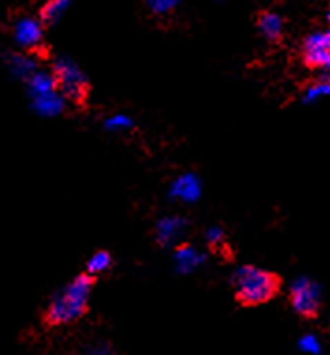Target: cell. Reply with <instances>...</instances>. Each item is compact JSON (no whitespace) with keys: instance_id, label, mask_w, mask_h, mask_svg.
Instances as JSON below:
<instances>
[{"instance_id":"cell-21","label":"cell","mask_w":330,"mask_h":355,"mask_svg":"<svg viewBox=\"0 0 330 355\" xmlns=\"http://www.w3.org/2000/svg\"><path fill=\"white\" fill-rule=\"evenodd\" d=\"M329 21H330V12H329Z\"/></svg>"},{"instance_id":"cell-19","label":"cell","mask_w":330,"mask_h":355,"mask_svg":"<svg viewBox=\"0 0 330 355\" xmlns=\"http://www.w3.org/2000/svg\"><path fill=\"white\" fill-rule=\"evenodd\" d=\"M92 355H112V352H110V348H98Z\"/></svg>"},{"instance_id":"cell-1","label":"cell","mask_w":330,"mask_h":355,"mask_svg":"<svg viewBox=\"0 0 330 355\" xmlns=\"http://www.w3.org/2000/svg\"><path fill=\"white\" fill-rule=\"evenodd\" d=\"M95 286V277L82 273L77 275L68 286L62 288L51 297L42 322L45 327H60L79 322L90 311V294Z\"/></svg>"},{"instance_id":"cell-20","label":"cell","mask_w":330,"mask_h":355,"mask_svg":"<svg viewBox=\"0 0 330 355\" xmlns=\"http://www.w3.org/2000/svg\"><path fill=\"white\" fill-rule=\"evenodd\" d=\"M324 86H327V96H330V83H324Z\"/></svg>"},{"instance_id":"cell-3","label":"cell","mask_w":330,"mask_h":355,"mask_svg":"<svg viewBox=\"0 0 330 355\" xmlns=\"http://www.w3.org/2000/svg\"><path fill=\"white\" fill-rule=\"evenodd\" d=\"M53 79H55L56 92L62 94L77 107H84L90 98V83L77 64H73L69 58H60L58 62H55Z\"/></svg>"},{"instance_id":"cell-6","label":"cell","mask_w":330,"mask_h":355,"mask_svg":"<svg viewBox=\"0 0 330 355\" xmlns=\"http://www.w3.org/2000/svg\"><path fill=\"white\" fill-rule=\"evenodd\" d=\"M257 28L262 31L265 40L269 43H280L282 34H284V23L280 15L273 12H259L256 17Z\"/></svg>"},{"instance_id":"cell-17","label":"cell","mask_w":330,"mask_h":355,"mask_svg":"<svg viewBox=\"0 0 330 355\" xmlns=\"http://www.w3.org/2000/svg\"><path fill=\"white\" fill-rule=\"evenodd\" d=\"M176 6H178V2H168V0H155V2H149V8H152L153 13H168Z\"/></svg>"},{"instance_id":"cell-11","label":"cell","mask_w":330,"mask_h":355,"mask_svg":"<svg viewBox=\"0 0 330 355\" xmlns=\"http://www.w3.org/2000/svg\"><path fill=\"white\" fill-rule=\"evenodd\" d=\"M183 220L181 219H165L163 223H159V227H157V234H159V241L166 243V241H172V239L176 238L179 232H181V228H183Z\"/></svg>"},{"instance_id":"cell-2","label":"cell","mask_w":330,"mask_h":355,"mask_svg":"<svg viewBox=\"0 0 330 355\" xmlns=\"http://www.w3.org/2000/svg\"><path fill=\"white\" fill-rule=\"evenodd\" d=\"M235 300L243 306H256L267 303L280 294L282 279L273 271L259 270L254 266H243L233 273Z\"/></svg>"},{"instance_id":"cell-16","label":"cell","mask_w":330,"mask_h":355,"mask_svg":"<svg viewBox=\"0 0 330 355\" xmlns=\"http://www.w3.org/2000/svg\"><path fill=\"white\" fill-rule=\"evenodd\" d=\"M205 238H208V245L211 247V249H217V247H222V243H224V230L222 228H209L208 234H205Z\"/></svg>"},{"instance_id":"cell-14","label":"cell","mask_w":330,"mask_h":355,"mask_svg":"<svg viewBox=\"0 0 330 355\" xmlns=\"http://www.w3.org/2000/svg\"><path fill=\"white\" fill-rule=\"evenodd\" d=\"M30 86L34 92L47 96V94L55 90V79H53V75H45V73L34 75V77L30 79Z\"/></svg>"},{"instance_id":"cell-4","label":"cell","mask_w":330,"mask_h":355,"mask_svg":"<svg viewBox=\"0 0 330 355\" xmlns=\"http://www.w3.org/2000/svg\"><path fill=\"white\" fill-rule=\"evenodd\" d=\"M289 300L295 313L300 314L302 318H315L321 311V288L310 279L300 277L291 284Z\"/></svg>"},{"instance_id":"cell-13","label":"cell","mask_w":330,"mask_h":355,"mask_svg":"<svg viewBox=\"0 0 330 355\" xmlns=\"http://www.w3.org/2000/svg\"><path fill=\"white\" fill-rule=\"evenodd\" d=\"M304 64L321 69V73H330V53H304Z\"/></svg>"},{"instance_id":"cell-9","label":"cell","mask_w":330,"mask_h":355,"mask_svg":"<svg viewBox=\"0 0 330 355\" xmlns=\"http://www.w3.org/2000/svg\"><path fill=\"white\" fill-rule=\"evenodd\" d=\"M304 53H330V31L313 32L306 37Z\"/></svg>"},{"instance_id":"cell-12","label":"cell","mask_w":330,"mask_h":355,"mask_svg":"<svg viewBox=\"0 0 330 355\" xmlns=\"http://www.w3.org/2000/svg\"><path fill=\"white\" fill-rule=\"evenodd\" d=\"M112 266V257H110V252L107 251H99L95 252L92 258H90V262H88V275H99V273H103Z\"/></svg>"},{"instance_id":"cell-5","label":"cell","mask_w":330,"mask_h":355,"mask_svg":"<svg viewBox=\"0 0 330 355\" xmlns=\"http://www.w3.org/2000/svg\"><path fill=\"white\" fill-rule=\"evenodd\" d=\"M43 31L45 28L39 21L32 17H23L15 23V40L28 53H47V43H45Z\"/></svg>"},{"instance_id":"cell-18","label":"cell","mask_w":330,"mask_h":355,"mask_svg":"<svg viewBox=\"0 0 330 355\" xmlns=\"http://www.w3.org/2000/svg\"><path fill=\"white\" fill-rule=\"evenodd\" d=\"M109 125L110 128H129V125H133V123H131V120H129V118L116 116L114 120H110Z\"/></svg>"},{"instance_id":"cell-15","label":"cell","mask_w":330,"mask_h":355,"mask_svg":"<svg viewBox=\"0 0 330 355\" xmlns=\"http://www.w3.org/2000/svg\"><path fill=\"white\" fill-rule=\"evenodd\" d=\"M299 348L304 354L318 355L321 352V344H319V340L313 335H306V337H302L299 340Z\"/></svg>"},{"instance_id":"cell-8","label":"cell","mask_w":330,"mask_h":355,"mask_svg":"<svg viewBox=\"0 0 330 355\" xmlns=\"http://www.w3.org/2000/svg\"><path fill=\"white\" fill-rule=\"evenodd\" d=\"M176 262H178L181 271H192L200 262V254L190 245L183 243L176 249Z\"/></svg>"},{"instance_id":"cell-7","label":"cell","mask_w":330,"mask_h":355,"mask_svg":"<svg viewBox=\"0 0 330 355\" xmlns=\"http://www.w3.org/2000/svg\"><path fill=\"white\" fill-rule=\"evenodd\" d=\"M68 6L69 2H64V0H51L45 6H42V10H39V23H42L43 28L55 26L56 21L60 19V15Z\"/></svg>"},{"instance_id":"cell-10","label":"cell","mask_w":330,"mask_h":355,"mask_svg":"<svg viewBox=\"0 0 330 355\" xmlns=\"http://www.w3.org/2000/svg\"><path fill=\"white\" fill-rule=\"evenodd\" d=\"M172 193L176 196H181L183 200H194L196 196L200 195V185H198L194 176H185L174 185Z\"/></svg>"}]
</instances>
